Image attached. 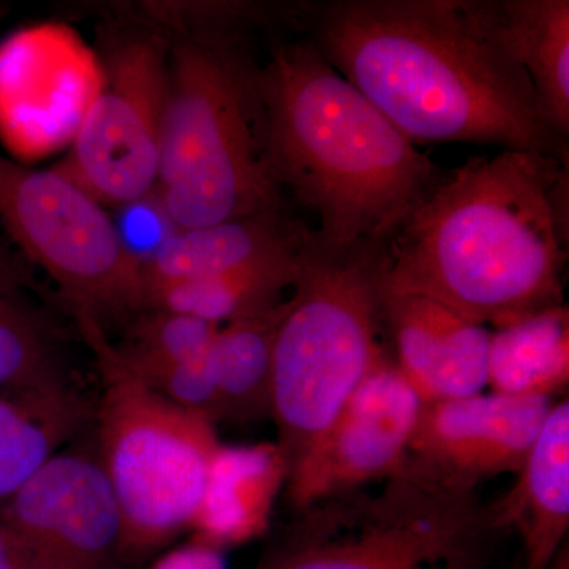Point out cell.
<instances>
[{"label":"cell","instance_id":"cell-3","mask_svg":"<svg viewBox=\"0 0 569 569\" xmlns=\"http://www.w3.org/2000/svg\"><path fill=\"white\" fill-rule=\"evenodd\" d=\"M258 89L277 182L316 213L326 252L388 247L448 178L309 39L272 48Z\"/></svg>","mask_w":569,"mask_h":569},{"label":"cell","instance_id":"cell-24","mask_svg":"<svg viewBox=\"0 0 569 569\" xmlns=\"http://www.w3.org/2000/svg\"><path fill=\"white\" fill-rule=\"evenodd\" d=\"M146 569H228V565L223 550L190 538L157 557Z\"/></svg>","mask_w":569,"mask_h":569},{"label":"cell","instance_id":"cell-26","mask_svg":"<svg viewBox=\"0 0 569 569\" xmlns=\"http://www.w3.org/2000/svg\"><path fill=\"white\" fill-rule=\"evenodd\" d=\"M546 569H569L568 545H565L563 548L559 550V553L553 557V560L550 561Z\"/></svg>","mask_w":569,"mask_h":569},{"label":"cell","instance_id":"cell-2","mask_svg":"<svg viewBox=\"0 0 569 569\" xmlns=\"http://www.w3.org/2000/svg\"><path fill=\"white\" fill-rule=\"evenodd\" d=\"M568 163L501 151L452 171L389 242L383 291L496 328L563 306Z\"/></svg>","mask_w":569,"mask_h":569},{"label":"cell","instance_id":"cell-25","mask_svg":"<svg viewBox=\"0 0 569 569\" xmlns=\"http://www.w3.org/2000/svg\"><path fill=\"white\" fill-rule=\"evenodd\" d=\"M0 569H61L0 523Z\"/></svg>","mask_w":569,"mask_h":569},{"label":"cell","instance_id":"cell-1","mask_svg":"<svg viewBox=\"0 0 569 569\" xmlns=\"http://www.w3.org/2000/svg\"><path fill=\"white\" fill-rule=\"evenodd\" d=\"M309 40L408 140L488 142L568 163L490 0H336L309 6Z\"/></svg>","mask_w":569,"mask_h":569},{"label":"cell","instance_id":"cell-5","mask_svg":"<svg viewBox=\"0 0 569 569\" xmlns=\"http://www.w3.org/2000/svg\"><path fill=\"white\" fill-rule=\"evenodd\" d=\"M377 485L293 511L257 569H492L505 533L477 490L408 459Z\"/></svg>","mask_w":569,"mask_h":569},{"label":"cell","instance_id":"cell-7","mask_svg":"<svg viewBox=\"0 0 569 569\" xmlns=\"http://www.w3.org/2000/svg\"><path fill=\"white\" fill-rule=\"evenodd\" d=\"M73 320L99 373L92 432L121 507L122 561L130 569L192 529L222 441L212 422L149 387L99 321L86 313Z\"/></svg>","mask_w":569,"mask_h":569},{"label":"cell","instance_id":"cell-19","mask_svg":"<svg viewBox=\"0 0 569 569\" xmlns=\"http://www.w3.org/2000/svg\"><path fill=\"white\" fill-rule=\"evenodd\" d=\"M498 37L529 74L553 129L569 133L568 0H496Z\"/></svg>","mask_w":569,"mask_h":569},{"label":"cell","instance_id":"cell-15","mask_svg":"<svg viewBox=\"0 0 569 569\" xmlns=\"http://www.w3.org/2000/svg\"><path fill=\"white\" fill-rule=\"evenodd\" d=\"M287 477L279 445L220 443L190 529L192 539L224 552L263 537Z\"/></svg>","mask_w":569,"mask_h":569},{"label":"cell","instance_id":"cell-23","mask_svg":"<svg viewBox=\"0 0 569 569\" xmlns=\"http://www.w3.org/2000/svg\"><path fill=\"white\" fill-rule=\"evenodd\" d=\"M220 326L174 310L148 307L130 318L119 355L134 372L201 358Z\"/></svg>","mask_w":569,"mask_h":569},{"label":"cell","instance_id":"cell-4","mask_svg":"<svg viewBox=\"0 0 569 569\" xmlns=\"http://www.w3.org/2000/svg\"><path fill=\"white\" fill-rule=\"evenodd\" d=\"M160 204L178 230L283 209L258 70L234 31L179 41L168 59Z\"/></svg>","mask_w":569,"mask_h":569},{"label":"cell","instance_id":"cell-11","mask_svg":"<svg viewBox=\"0 0 569 569\" xmlns=\"http://www.w3.org/2000/svg\"><path fill=\"white\" fill-rule=\"evenodd\" d=\"M422 407L389 356L288 467L283 493L291 511L391 477L406 462Z\"/></svg>","mask_w":569,"mask_h":569},{"label":"cell","instance_id":"cell-6","mask_svg":"<svg viewBox=\"0 0 569 569\" xmlns=\"http://www.w3.org/2000/svg\"><path fill=\"white\" fill-rule=\"evenodd\" d=\"M388 247L309 242L272 353L271 418L288 467L391 353L380 342Z\"/></svg>","mask_w":569,"mask_h":569},{"label":"cell","instance_id":"cell-12","mask_svg":"<svg viewBox=\"0 0 569 569\" xmlns=\"http://www.w3.org/2000/svg\"><path fill=\"white\" fill-rule=\"evenodd\" d=\"M553 397L477 395L427 403L407 459L459 488L518 475L553 407Z\"/></svg>","mask_w":569,"mask_h":569},{"label":"cell","instance_id":"cell-9","mask_svg":"<svg viewBox=\"0 0 569 569\" xmlns=\"http://www.w3.org/2000/svg\"><path fill=\"white\" fill-rule=\"evenodd\" d=\"M168 66L167 47L152 33L119 40L108 51L103 91L56 168L99 203H133L157 189Z\"/></svg>","mask_w":569,"mask_h":569},{"label":"cell","instance_id":"cell-16","mask_svg":"<svg viewBox=\"0 0 569 569\" xmlns=\"http://www.w3.org/2000/svg\"><path fill=\"white\" fill-rule=\"evenodd\" d=\"M312 231L284 216L283 209L178 230L164 238L148 260H142L146 295L157 284L223 274L299 252L312 238Z\"/></svg>","mask_w":569,"mask_h":569},{"label":"cell","instance_id":"cell-20","mask_svg":"<svg viewBox=\"0 0 569 569\" xmlns=\"http://www.w3.org/2000/svg\"><path fill=\"white\" fill-rule=\"evenodd\" d=\"M307 246L223 274L157 284L146 295V309L174 310L219 326L258 316L283 302L284 291L293 290Z\"/></svg>","mask_w":569,"mask_h":569},{"label":"cell","instance_id":"cell-14","mask_svg":"<svg viewBox=\"0 0 569 569\" xmlns=\"http://www.w3.org/2000/svg\"><path fill=\"white\" fill-rule=\"evenodd\" d=\"M498 529L518 531L519 569H546L569 530V402L553 403L518 481L489 505Z\"/></svg>","mask_w":569,"mask_h":569},{"label":"cell","instance_id":"cell-18","mask_svg":"<svg viewBox=\"0 0 569 569\" xmlns=\"http://www.w3.org/2000/svg\"><path fill=\"white\" fill-rule=\"evenodd\" d=\"M9 247L0 238V388L74 381L63 358V328Z\"/></svg>","mask_w":569,"mask_h":569},{"label":"cell","instance_id":"cell-17","mask_svg":"<svg viewBox=\"0 0 569 569\" xmlns=\"http://www.w3.org/2000/svg\"><path fill=\"white\" fill-rule=\"evenodd\" d=\"M92 411L74 381L0 388V508L86 432Z\"/></svg>","mask_w":569,"mask_h":569},{"label":"cell","instance_id":"cell-13","mask_svg":"<svg viewBox=\"0 0 569 569\" xmlns=\"http://www.w3.org/2000/svg\"><path fill=\"white\" fill-rule=\"evenodd\" d=\"M385 332L395 362L422 403L481 395L488 387L490 336L436 299L383 291Z\"/></svg>","mask_w":569,"mask_h":569},{"label":"cell","instance_id":"cell-22","mask_svg":"<svg viewBox=\"0 0 569 569\" xmlns=\"http://www.w3.org/2000/svg\"><path fill=\"white\" fill-rule=\"evenodd\" d=\"M569 312L550 307L490 336L488 387L507 396H548L568 387Z\"/></svg>","mask_w":569,"mask_h":569},{"label":"cell","instance_id":"cell-10","mask_svg":"<svg viewBox=\"0 0 569 569\" xmlns=\"http://www.w3.org/2000/svg\"><path fill=\"white\" fill-rule=\"evenodd\" d=\"M0 523L61 569H126L121 507L93 432L56 452L0 508Z\"/></svg>","mask_w":569,"mask_h":569},{"label":"cell","instance_id":"cell-21","mask_svg":"<svg viewBox=\"0 0 569 569\" xmlns=\"http://www.w3.org/2000/svg\"><path fill=\"white\" fill-rule=\"evenodd\" d=\"M288 299L258 313L220 326L208 359L223 421L247 422L271 417L272 353Z\"/></svg>","mask_w":569,"mask_h":569},{"label":"cell","instance_id":"cell-8","mask_svg":"<svg viewBox=\"0 0 569 569\" xmlns=\"http://www.w3.org/2000/svg\"><path fill=\"white\" fill-rule=\"evenodd\" d=\"M0 238L50 277L71 316L104 328L146 309L142 260L103 204L59 170H29L0 156Z\"/></svg>","mask_w":569,"mask_h":569}]
</instances>
